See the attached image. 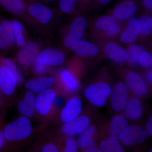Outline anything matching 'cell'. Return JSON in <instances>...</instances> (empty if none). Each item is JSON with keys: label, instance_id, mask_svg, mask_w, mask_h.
I'll list each match as a JSON object with an SVG mask.
<instances>
[{"label": "cell", "instance_id": "6da1fadb", "mask_svg": "<svg viewBox=\"0 0 152 152\" xmlns=\"http://www.w3.org/2000/svg\"><path fill=\"white\" fill-rule=\"evenodd\" d=\"M32 130L30 120L26 117H20L9 124L4 131L5 138L9 141L23 140L30 135Z\"/></svg>", "mask_w": 152, "mask_h": 152}, {"label": "cell", "instance_id": "7a4b0ae2", "mask_svg": "<svg viewBox=\"0 0 152 152\" xmlns=\"http://www.w3.org/2000/svg\"><path fill=\"white\" fill-rule=\"evenodd\" d=\"M110 93V88L108 85L102 82L90 85L85 92L87 99L94 105L99 107L105 104L106 97Z\"/></svg>", "mask_w": 152, "mask_h": 152}, {"label": "cell", "instance_id": "3957f363", "mask_svg": "<svg viewBox=\"0 0 152 152\" xmlns=\"http://www.w3.org/2000/svg\"><path fill=\"white\" fill-rule=\"evenodd\" d=\"M87 26V21L83 17H79L72 23L69 30L64 39V43L67 48L71 47L81 39Z\"/></svg>", "mask_w": 152, "mask_h": 152}, {"label": "cell", "instance_id": "277c9868", "mask_svg": "<svg viewBox=\"0 0 152 152\" xmlns=\"http://www.w3.org/2000/svg\"><path fill=\"white\" fill-rule=\"evenodd\" d=\"M121 141L126 145L143 143L148 138V134L143 129L136 126L128 127L120 136Z\"/></svg>", "mask_w": 152, "mask_h": 152}, {"label": "cell", "instance_id": "5b68a950", "mask_svg": "<svg viewBox=\"0 0 152 152\" xmlns=\"http://www.w3.org/2000/svg\"><path fill=\"white\" fill-rule=\"evenodd\" d=\"M17 79L15 74L7 67L0 65V90L6 96L13 94L16 87Z\"/></svg>", "mask_w": 152, "mask_h": 152}, {"label": "cell", "instance_id": "8992f818", "mask_svg": "<svg viewBox=\"0 0 152 152\" xmlns=\"http://www.w3.org/2000/svg\"><path fill=\"white\" fill-rule=\"evenodd\" d=\"M39 44L35 42L28 43L19 51L18 55L19 63L23 66H28L37 59L39 53Z\"/></svg>", "mask_w": 152, "mask_h": 152}, {"label": "cell", "instance_id": "52a82bcc", "mask_svg": "<svg viewBox=\"0 0 152 152\" xmlns=\"http://www.w3.org/2000/svg\"><path fill=\"white\" fill-rule=\"evenodd\" d=\"M55 96L56 93L53 90L47 89L41 92L36 99L35 108L38 113L42 115L48 113L51 109Z\"/></svg>", "mask_w": 152, "mask_h": 152}, {"label": "cell", "instance_id": "ba28073f", "mask_svg": "<svg viewBox=\"0 0 152 152\" xmlns=\"http://www.w3.org/2000/svg\"><path fill=\"white\" fill-rule=\"evenodd\" d=\"M65 56L62 53L56 49H45L38 55L36 61L48 66H58L64 62Z\"/></svg>", "mask_w": 152, "mask_h": 152}, {"label": "cell", "instance_id": "9c48e42d", "mask_svg": "<svg viewBox=\"0 0 152 152\" xmlns=\"http://www.w3.org/2000/svg\"><path fill=\"white\" fill-rule=\"evenodd\" d=\"M29 14L40 23L47 24L53 16L52 10L48 7L40 3L32 4L28 10Z\"/></svg>", "mask_w": 152, "mask_h": 152}, {"label": "cell", "instance_id": "30bf717a", "mask_svg": "<svg viewBox=\"0 0 152 152\" xmlns=\"http://www.w3.org/2000/svg\"><path fill=\"white\" fill-rule=\"evenodd\" d=\"M128 92L126 86L119 83L114 87L111 97L113 108L116 111L122 110L126 104Z\"/></svg>", "mask_w": 152, "mask_h": 152}, {"label": "cell", "instance_id": "8fae6325", "mask_svg": "<svg viewBox=\"0 0 152 152\" xmlns=\"http://www.w3.org/2000/svg\"><path fill=\"white\" fill-rule=\"evenodd\" d=\"M90 124V120L86 116H81L66 123L63 126V132L69 135H75L83 132Z\"/></svg>", "mask_w": 152, "mask_h": 152}, {"label": "cell", "instance_id": "7c38bea8", "mask_svg": "<svg viewBox=\"0 0 152 152\" xmlns=\"http://www.w3.org/2000/svg\"><path fill=\"white\" fill-rule=\"evenodd\" d=\"M82 110V103L79 98L75 97L68 102L61 113V118L64 122L67 123L75 119Z\"/></svg>", "mask_w": 152, "mask_h": 152}, {"label": "cell", "instance_id": "4fadbf2b", "mask_svg": "<svg viewBox=\"0 0 152 152\" xmlns=\"http://www.w3.org/2000/svg\"><path fill=\"white\" fill-rule=\"evenodd\" d=\"M96 26L111 37L117 35L120 31L119 26L115 19L113 17L108 16H103L98 19L96 22Z\"/></svg>", "mask_w": 152, "mask_h": 152}, {"label": "cell", "instance_id": "5bb4252c", "mask_svg": "<svg viewBox=\"0 0 152 152\" xmlns=\"http://www.w3.org/2000/svg\"><path fill=\"white\" fill-rule=\"evenodd\" d=\"M137 7L133 2L126 1L117 6L113 13V17L118 20L122 21L132 16L137 11Z\"/></svg>", "mask_w": 152, "mask_h": 152}, {"label": "cell", "instance_id": "9a60e30c", "mask_svg": "<svg viewBox=\"0 0 152 152\" xmlns=\"http://www.w3.org/2000/svg\"><path fill=\"white\" fill-rule=\"evenodd\" d=\"M36 97L32 91H28L25 95L24 99L18 103V110L24 116L32 117L35 107Z\"/></svg>", "mask_w": 152, "mask_h": 152}, {"label": "cell", "instance_id": "2e32d148", "mask_svg": "<svg viewBox=\"0 0 152 152\" xmlns=\"http://www.w3.org/2000/svg\"><path fill=\"white\" fill-rule=\"evenodd\" d=\"M140 33V20L137 19H132L121 35V40L124 43H132L137 40Z\"/></svg>", "mask_w": 152, "mask_h": 152}, {"label": "cell", "instance_id": "e0dca14e", "mask_svg": "<svg viewBox=\"0 0 152 152\" xmlns=\"http://www.w3.org/2000/svg\"><path fill=\"white\" fill-rule=\"evenodd\" d=\"M126 81L131 91L136 94L142 96L146 93L147 87L140 76L135 72L128 74Z\"/></svg>", "mask_w": 152, "mask_h": 152}, {"label": "cell", "instance_id": "ac0fdd59", "mask_svg": "<svg viewBox=\"0 0 152 152\" xmlns=\"http://www.w3.org/2000/svg\"><path fill=\"white\" fill-rule=\"evenodd\" d=\"M104 50L107 56L116 62H124L127 59L126 52L115 43L110 42L107 44L105 46Z\"/></svg>", "mask_w": 152, "mask_h": 152}, {"label": "cell", "instance_id": "d6986e66", "mask_svg": "<svg viewBox=\"0 0 152 152\" xmlns=\"http://www.w3.org/2000/svg\"><path fill=\"white\" fill-rule=\"evenodd\" d=\"M72 49L80 56H94L98 53L99 49L94 44L85 40H79L72 46Z\"/></svg>", "mask_w": 152, "mask_h": 152}, {"label": "cell", "instance_id": "ffe728a7", "mask_svg": "<svg viewBox=\"0 0 152 152\" xmlns=\"http://www.w3.org/2000/svg\"><path fill=\"white\" fill-rule=\"evenodd\" d=\"M54 83L51 77H41L30 80L27 82L26 86L34 93H39L47 89Z\"/></svg>", "mask_w": 152, "mask_h": 152}, {"label": "cell", "instance_id": "44dd1931", "mask_svg": "<svg viewBox=\"0 0 152 152\" xmlns=\"http://www.w3.org/2000/svg\"><path fill=\"white\" fill-rule=\"evenodd\" d=\"M128 126V121L125 117L121 115H118L112 120L110 129V134L113 137H119Z\"/></svg>", "mask_w": 152, "mask_h": 152}, {"label": "cell", "instance_id": "7402d4cb", "mask_svg": "<svg viewBox=\"0 0 152 152\" xmlns=\"http://www.w3.org/2000/svg\"><path fill=\"white\" fill-rule=\"evenodd\" d=\"M125 113L131 119L137 120L141 118L142 113L141 105L137 99L135 98L130 99L127 104Z\"/></svg>", "mask_w": 152, "mask_h": 152}, {"label": "cell", "instance_id": "603a6c76", "mask_svg": "<svg viewBox=\"0 0 152 152\" xmlns=\"http://www.w3.org/2000/svg\"><path fill=\"white\" fill-rule=\"evenodd\" d=\"M0 4L7 10L17 15L23 13L26 8L23 0H0Z\"/></svg>", "mask_w": 152, "mask_h": 152}, {"label": "cell", "instance_id": "cb8c5ba5", "mask_svg": "<svg viewBox=\"0 0 152 152\" xmlns=\"http://www.w3.org/2000/svg\"><path fill=\"white\" fill-rule=\"evenodd\" d=\"M101 148L105 152H122L124 151L122 147L119 143L118 140L115 137H110L102 142Z\"/></svg>", "mask_w": 152, "mask_h": 152}, {"label": "cell", "instance_id": "d4e9b609", "mask_svg": "<svg viewBox=\"0 0 152 152\" xmlns=\"http://www.w3.org/2000/svg\"><path fill=\"white\" fill-rule=\"evenodd\" d=\"M95 132V128L91 126L79 138L78 145L81 148H85L87 147L92 146L95 145L92 138Z\"/></svg>", "mask_w": 152, "mask_h": 152}, {"label": "cell", "instance_id": "484cf974", "mask_svg": "<svg viewBox=\"0 0 152 152\" xmlns=\"http://www.w3.org/2000/svg\"><path fill=\"white\" fill-rule=\"evenodd\" d=\"M12 22L14 26L15 40L18 46H23L26 45V41L23 35V25L18 20H14Z\"/></svg>", "mask_w": 152, "mask_h": 152}, {"label": "cell", "instance_id": "4316f807", "mask_svg": "<svg viewBox=\"0 0 152 152\" xmlns=\"http://www.w3.org/2000/svg\"><path fill=\"white\" fill-rule=\"evenodd\" d=\"M61 78L67 88L69 89L75 90L77 87V83L75 77L69 71L64 70L60 74Z\"/></svg>", "mask_w": 152, "mask_h": 152}, {"label": "cell", "instance_id": "83f0119b", "mask_svg": "<svg viewBox=\"0 0 152 152\" xmlns=\"http://www.w3.org/2000/svg\"><path fill=\"white\" fill-rule=\"evenodd\" d=\"M142 50L141 47L137 45L131 46L128 49L127 59L132 64H135L138 62L140 55Z\"/></svg>", "mask_w": 152, "mask_h": 152}, {"label": "cell", "instance_id": "f1b7e54d", "mask_svg": "<svg viewBox=\"0 0 152 152\" xmlns=\"http://www.w3.org/2000/svg\"><path fill=\"white\" fill-rule=\"evenodd\" d=\"M140 33L143 35H148L152 31V18L145 16L142 17L140 20Z\"/></svg>", "mask_w": 152, "mask_h": 152}, {"label": "cell", "instance_id": "f546056e", "mask_svg": "<svg viewBox=\"0 0 152 152\" xmlns=\"http://www.w3.org/2000/svg\"><path fill=\"white\" fill-rule=\"evenodd\" d=\"M15 41L14 34L3 32L0 35V50H6L12 45Z\"/></svg>", "mask_w": 152, "mask_h": 152}, {"label": "cell", "instance_id": "4dcf8cb0", "mask_svg": "<svg viewBox=\"0 0 152 152\" xmlns=\"http://www.w3.org/2000/svg\"><path fill=\"white\" fill-rule=\"evenodd\" d=\"M1 63L10 69L16 77L18 82L21 83L23 81V76L19 71L17 66L12 60L8 58H3L1 60Z\"/></svg>", "mask_w": 152, "mask_h": 152}, {"label": "cell", "instance_id": "1f68e13d", "mask_svg": "<svg viewBox=\"0 0 152 152\" xmlns=\"http://www.w3.org/2000/svg\"><path fill=\"white\" fill-rule=\"evenodd\" d=\"M76 0H60L59 8L64 13H70L73 10L75 6Z\"/></svg>", "mask_w": 152, "mask_h": 152}, {"label": "cell", "instance_id": "d6a6232c", "mask_svg": "<svg viewBox=\"0 0 152 152\" xmlns=\"http://www.w3.org/2000/svg\"><path fill=\"white\" fill-rule=\"evenodd\" d=\"M139 63L141 65L145 67H148L152 65V56L147 52H142L138 59Z\"/></svg>", "mask_w": 152, "mask_h": 152}, {"label": "cell", "instance_id": "836d02e7", "mask_svg": "<svg viewBox=\"0 0 152 152\" xmlns=\"http://www.w3.org/2000/svg\"><path fill=\"white\" fill-rule=\"evenodd\" d=\"M77 146L75 141L73 139H68L66 141V147L64 151L66 152H75L77 151Z\"/></svg>", "mask_w": 152, "mask_h": 152}, {"label": "cell", "instance_id": "e575fe53", "mask_svg": "<svg viewBox=\"0 0 152 152\" xmlns=\"http://www.w3.org/2000/svg\"><path fill=\"white\" fill-rule=\"evenodd\" d=\"M34 70L36 74L38 75H42L46 73L48 71L47 66L36 61L34 66Z\"/></svg>", "mask_w": 152, "mask_h": 152}, {"label": "cell", "instance_id": "d590c367", "mask_svg": "<svg viewBox=\"0 0 152 152\" xmlns=\"http://www.w3.org/2000/svg\"><path fill=\"white\" fill-rule=\"evenodd\" d=\"M42 152H58V150L57 147L52 144H48L44 146L42 149Z\"/></svg>", "mask_w": 152, "mask_h": 152}, {"label": "cell", "instance_id": "8d00e7d4", "mask_svg": "<svg viewBox=\"0 0 152 152\" xmlns=\"http://www.w3.org/2000/svg\"><path fill=\"white\" fill-rule=\"evenodd\" d=\"M53 102H54L56 105L59 107H62L65 103V100L64 98L61 97L55 98Z\"/></svg>", "mask_w": 152, "mask_h": 152}, {"label": "cell", "instance_id": "74e56055", "mask_svg": "<svg viewBox=\"0 0 152 152\" xmlns=\"http://www.w3.org/2000/svg\"><path fill=\"white\" fill-rule=\"evenodd\" d=\"M146 131L148 134L150 136H152V118L151 117L150 119L148 121L147 123L146 127Z\"/></svg>", "mask_w": 152, "mask_h": 152}, {"label": "cell", "instance_id": "f35d334b", "mask_svg": "<svg viewBox=\"0 0 152 152\" xmlns=\"http://www.w3.org/2000/svg\"><path fill=\"white\" fill-rule=\"evenodd\" d=\"M144 5L147 10H151L152 8V0H143Z\"/></svg>", "mask_w": 152, "mask_h": 152}, {"label": "cell", "instance_id": "ab89813d", "mask_svg": "<svg viewBox=\"0 0 152 152\" xmlns=\"http://www.w3.org/2000/svg\"><path fill=\"white\" fill-rule=\"evenodd\" d=\"M5 137L4 132L2 131H0V150L2 148L4 143Z\"/></svg>", "mask_w": 152, "mask_h": 152}, {"label": "cell", "instance_id": "60d3db41", "mask_svg": "<svg viewBox=\"0 0 152 152\" xmlns=\"http://www.w3.org/2000/svg\"><path fill=\"white\" fill-rule=\"evenodd\" d=\"M147 78L148 81L150 83H151L152 81V71H150L147 73Z\"/></svg>", "mask_w": 152, "mask_h": 152}, {"label": "cell", "instance_id": "b9f144b4", "mask_svg": "<svg viewBox=\"0 0 152 152\" xmlns=\"http://www.w3.org/2000/svg\"><path fill=\"white\" fill-rule=\"evenodd\" d=\"M86 152H101V150L97 148H95V147H92V148H90L86 151Z\"/></svg>", "mask_w": 152, "mask_h": 152}, {"label": "cell", "instance_id": "7bdbcfd3", "mask_svg": "<svg viewBox=\"0 0 152 152\" xmlns=\"http://www.w3.org/2000/svg\"><path fill=\"white\" fill-rule=\"evenodd\" d=\"M111 0H99L101 4H107L110 2Z\"/></svg>", "mask_w": 152, "mask_h": 152}, {"label": "cell", "instance_id": "ee69618b", "mask_svg": "<svg viewBox=\"0 0 152 152\" xmlns=\"http://www.w3.org/2000/svg\"><path fill=\"white\" fill-rule=\"evenodd\" d=\"M46 1H54V0H46Z\"/></svg>", "mask_w": 152, "mask_h": 152}]
</instances>
